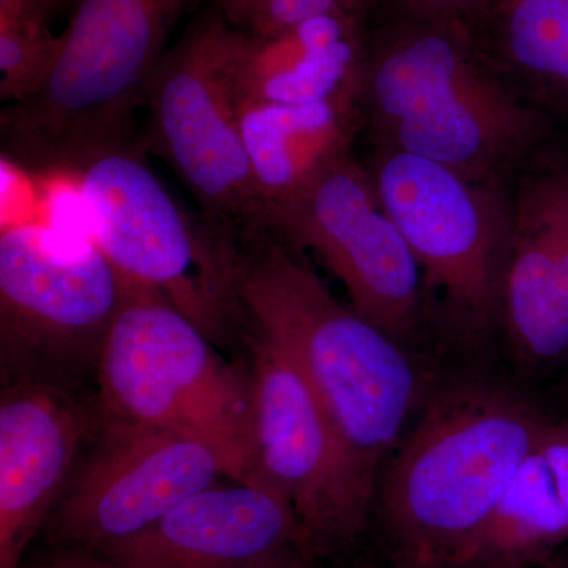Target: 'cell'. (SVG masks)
Wrapping results in <instances>:
<instances>
[{"mask_svg": "<svg viewBox=\"0 0 568 568\" xmlns=\"http://www.w3.org/2000/svg\"><path fill=\"white\" fill-rule=\"evenodd\" d=\"M77 174L92 242L123 278L162 294L215 345L246 324L237 244L186 213L141 148L125 142Z\"/></svg>", "mask_w": 568, "mask_h": 568, "instance_id": "4", "label": "cell"}, {"mask_svg": "<svg viewBox=\"0 0 568 568\" xmlns=\"http://www.w3.org/2000/svg\"><path fill=\"white\" fill-rule=\"evenodd\" d=\"M123 278V276H122ZM125 282L93 373L100 433L181 429L244 452L252 377L162 294Z\"/></svg>", "mask_w": 568, "mask_h": 568, "instance_id": "5", "label": "cell"}, {"mask_svg": "<svg viewBox=\"0 0 568 568\" xmlns=\"http://www.w3.org/2000/svg\"><path fill=\"white\" fill-rule=\"evenodd\" d=\"M235 293L246 324L301 369L375 487L420 396V377L402 343L336 301L272 233L237 244Z\"/></svg>", "mask_w": 568, "mask_h": 568, "instance_id": "1", "label": "cell"}, {"mask_svg": "<svg viewBox=\"0 0 568 568\" xmlns=\"http://www.w3.org/2000/svg\"><path fill=\"white\" fill-rule=\"evenodd\" d=\"M373 179L424 284L463 324L487 327L503 306L511 215L469 175L395 149Z\"/></svg>", "mask_w": 568, "mask_h": 568, "instance_id": "10", "label": "cell"}, {"mask_svg": "<svg viewBox=\"0 0 568 568\" xmlns=\"http://www.w3.org/2000/svg\"><path fill=\"white\" fill-rule=\"evenodd\" d=\"M547 425L499 388L458 386L436 395L392 459L381 491L396 568L457 560Z\"/></svg>", "mask_w": 568, "mask_h": 568, "instance_id": "2", "label": "cell"}, {"mask_svg": "<svg viewBox=\"0 0 568 568\" xmlns=\"http://www.w3.org/2000/svg\"><path fill=\"white\" fill-rule=\"evenodd\" d=\"M358 20L317 18L272 36L234 28L227 78L235 102H349L364 74Z\"/></svg>", "mask_w": 568, "mask_h": 568, "instance_id": "16", "label": "cell"}, {"mask_svg": "<svg viewBox=\"0 0 568 568\" xmlns=\"http://www.w3.org/2000/svg\"><path fill=\"white\" fill-rule=\"evenodd\" d=\"M268 231L312 250L342 282L351 306L399 343L416 327L422 272L377 193L349 156L268 211Z\"/></svg>", "mask_w": 568, "mask_h": 568, "instance_id": "11", "label": "cell"}, {"mask_svg": "<svg viewBox=\"0 0 568 568\" xmlns=\"http://www.w3.org/2000/svg\"><path fill=\"white\" fill-rule=\"evenodd\" d=\"M368 0H257L237 26L246 36L264 37L317 18L361 21Z\"/></svg>", "mask_w": 568, "mask_h": 568, "instance_id": "21", "label": "cell"}, {"mask_svg": "<svg viewBox=\"0 0 568 568\" xmlns=\"http://www.w3.org/2000/svg\"><path fill=\"white\" fill-rule=\"evenodd\" d=\"M538 450L547 459L568 518V424H548Z\"/></svg>", "mask_w": 568, "mask_h": 568, "instance_id": "22", "label": "cell"}, {"mask_svg": "<svg viewBox=\"0 0 568 568\" xmlns=\"http://www.w3.org/2000/svg\"><path fill=\"white\" fill-rule=\"evenodd\" d=\"M233 33L215 7L201 13L164 54L144 108L152 151L185 183L205 222L239 244L271 231L227 78Z\"/></svg>", "mask_w": 568, "mask_h": 568, "instance_id": "8", "label": "cell"}, {"mask_svg": "<svg viewBox=\"0 0 568 568\" xmlns=\"http://www.w3.org/2000/svg\"><path fill=\"white\" fill-rule=\"evenodd\" d=\"M70 566L73 568H125L104 556L93 555V552L78 551L67 555Z\"/></svg>", "mask_w": 568, "mask_h": 568, "instance_id": "25", "label": "cell"}, {"mask_svg": "<svg viewBox=\"0 0 568 568\" xmlns=\"http://www.w3.org/2000/svg\"><path fill=\"white\" fill-rule=\"evenodd\" d=\"M254 185L267 211L304 190L353 138L354 100L310 104L237 102Z\"/></svg>", "mask_w": 568, "mask_h": 568, "instance_id": "17", "label": "cell"}, {"mask_svg": "<svg viewBox=\"0 0 568 568\" xmlns=\"http://www.w3.org/2000/svg\"><path fill=\"white\" fill-rule=\"evenodd\" d=\"M301 555H304V552H287V555L280 556L263 568H312L305 562L304 558H301Z\"/></svg>", "mask_w": 568, "mask_h": 568, "instance_id": "26", "label": "cell"}, {"mask_svg": "<svg viewBox=\"0 0 568 568\" xmlns=\"http://www.w3.org/2000/svg\"><path fill=\"white\" fill-rule=\"evenodd\" d=\"M417 21L450 22L487 6L491 0H402Z\"/></svg>", "mask_w": 568, "mask_h": 568, "instance_id": "23", "label": "cell"}, {"mask_svg": "<svg viewBox=\"0 0 568 568\" xmlns=\"http://www.w3.org/2000/svg\"><path fill=\"white\" fill-rule=\"evenodd\" d=\"M223 477L245 481L246 457L216 437L181 429L103 433L63 499L55 537L102 555Z\"/></svg>", "mask_w": 568, "mask_h": 568, "instance_id": "12", "label": "cell"}, {"mask_svg": "<svg viewBox=\"0 0 568 568\" xmlns=\"http://www.w3.org/2000/svg\"><path fill=\"white\" fill-rule=\"evenodd\" d=\"M503 312L519 353L568 354V168L523 186L510 220Z\"/></svg>", "mask_w": 568, "mask_h": 568, "instance_id": "15", "label": "cell"}, {"mask_svg": "<svg viewBox=\"0 0 568 568\" xmlns=\"http://www.w3.org/2000/svg\"><path fill=\"white\" fill-rule=\"evenodd\" d=\"M20 568H22V567H20ZM32 568H51V562L50 564H44V566L32 567Z\"/></svg>", "mask_w": 568, "mask_h": 568, "instance_id": "31", "label": "cell"}, {"mask_svg": "<svg viewBox=\"0 0 568 568\" xmlns=\"http://www.w3.org/2000/svg\"><path fill=\"white\" fill-rule=\"evenodd\" d=\"M428 568H488L477 562H466V560H450V562L439 564V566Z\"/></svg>", "mask_w": 568, "mask_h": 568, "instance_id": "28", "label": "cell"}, {"mask_svg": "<svg viewBox=\"0 0 568 568\" xmlns=\"http://www.w3.org/2000/svg\"><path fill=\"white\" fill-rule=\"evenodd\" d=\"M504 21L517 65L568 88V0H508Z\"/></svg>", "mask_w": 568, "mask_h": 568, "instance_id": "20", "label": "cell"}, {"mask_svg": "<svg viewBox=\"0 0 568 568\" xmlns=\"http://www.w3.org/2000/svg\"><path fill=\"white\" fill-rule=\"evenodd\" d=\"M125 282L93 242L44 224L0 235V353L7 384L70 388L95 369Z\"/></svg>", "mask_w": 568, "mask_h": 568, "instance_id": "7", "label": "cell"}, {"mask_svg": "<svg viewBox=\"0 0 568 568\" xmlns=\"http://www.w3.org/2000/svg\"><path fill=\"white\" fill-rule=\"evenodd\" d=\"M293 551L306 552L293 507L268 489L234 481L190 496L100 556L125 568H263Z\"/></svg>", "mask_w": 568, "mask_h": 568, "instance_id": "13", "label": "cell"}, {"mask_svg": "<svg viewBox=\"0 0 568 568\" xmlns=\"http://www.w3.org/2000/svg\"><path fill=\"white\" fill-rule=\"evenodd\" d=\"M540 568H568V559L552 555L540 564Z\"/></svg>", "mask_w": 568, "mask_h": 568, "instance_id": "29", "label": "cell"}, {"mask_svg": "<svg viewBox=\"0 0 568 568\" xmlns=\"http://www.w3.org/2000/svg\"><path fill=\"white\" fill-rule=\"evenodd\" d=\"M51 568H73L70 566L69 558L67 556H63V558H58L55 560H52Z\"/></svg>", "mask_w": 568, "mask_h": 568, "instance_id": "30", "label": "cell"}, {"mask_svg": "<svg viewBox=\"0 0 568 568\" xmlns=\"http://www.w3.org/2000/svg\"><path fill=\"white\" fill-rule=\"evenodd\" d=\"M201 0H73L50 73L0 114L3 155L37 171L78 173L130 142L179 22Z\"/></svg>", "mask_w": 568, "mask_h": 568, "instance_id": "3", "label": "cell"}, {"mask_svg": "<svg viewBox=\"0 0 568 568\" xmlns=\"http://www.w3.org/2000/svg\"><path fill=\"white\" fill-rule=\"evenodd\" d=\"M567 540L566 508L537 447L457 560L488 568H528L540 566Z\"/></svg>", "mask_w": 568, "mask_h": 568, "instance_id": "18", "label": "cell"}, {"mask_svg": "<svg viewBox=\"0 0 568 568\" xmlns=\"http://www.w3.org/2000/svg\"><path fill=\"white\" fill-rule=\"evenodd\" d=\"M213 2H215V9L226 18L227 22L233 28H237L257 0H213Z\"/></svg>", "mask_w": 568, "mask_h": 568, "instance_id": "24", "label": "cell"}, {"mask_svg": "<svg viewBox=\"0 0 568 568\" xmlns=\"http://www.w3.org/2000/svg\"><path fill=\"white\" fill-rule=\"evenodd\" d=\"M61 33L48 28L47 14L32 0H0V99L20 103L50 73Z\"/></svg>", "mask_w": 568, "mask_h": 568, "instance_id": "19", "label": "cell"}, {"mask_svg": "<svg viewBox=\"0 0 568 568\" xmlns=\"http://www.w3.org/2000/svg\"><path fill=\"white\" fill-rule=\"evenodd\" d=\"M361 88L395 151L473 179L536 132L534 115L477 69L448 22L418 21L384 43Z\"/></svg>", "mask_w": 568, "mask_h": 568, "instance_id": "6", "label": "cell"}, {"mask_svg": "<svg viewBox=\"0 0 568 568\" xmlns=\"http://www.w3.org/2000/svg\"><path fill=\"white\" fill-rule=\"evenodd\" d=\"M246 439V484L286 500L304 529L306 552L355 540L368 523L375 487L301 369L256 334Z\"/></svg>", "mask_w": 568, "mask_h": 568, "instance_id": "9", "label": "cell"}, {"mask_svg": "<svg viewBox=\"0 0 568 568\" xmlns=\"http://www.w3.org/2000/svg\"><path fill=\"white\" fill-rule=\"evenodd\" d=\"M73 2V0H32L37 9L43 11L44 14H50L52 11L61 9L65 3Z\"/></svg>", "mask_w": 568, "mask_h": 568, "instance_id": "27", "label": "cell"}, {"mask_svg": "<svg viewBox=\"0 0 568 568\" xmlns=\"http://www.w3.org/2000/svg\"><path fill=\"white\" fill-rule=\"evenodd\" d=\"M97 418L70 388L7 384L0 399V568H20Z\"/></svg>", "mask_w": 568, "mask_h": 568, "instance_id": "14", "label": "cell"}]
</instances>
